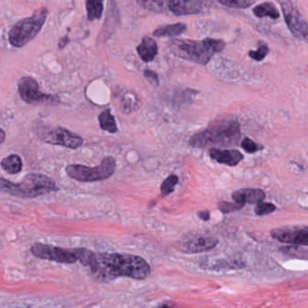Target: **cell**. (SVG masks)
I'll list each match as a JSON object with an SVG mask.
<instances>
[{
	"label": "cell",
	"mask_w": 308,
	"mask_h": 308,
	"mask_svg": "<svg viewBox=\"0 0 308 308\" xmlns=\"http://www.w3.org/2000/svg\"><path fill=\"white\" fill-rule=\"evenodd\" d=\"M79 261L101 282L126 277L142 280L150 274V267L143 258L131 254L96 253L80 248Z\"/></svg>",
	"instance_id": "obj_1"
},
{
	"label": "cell",
	"mask_w": 308,
	"mask_h": 308,
	"mask_svg": "<svg viewBox=\"0 0 308 308\" xmlns=\"http://www.w3.org/2000/svg\"><path fill=\"white\" fill-rule=\"evenodd\" d=\"M240 138L241 126L237 120L223 119L191 137L189 145L201 148L211 146H233L237 144Z\"/></svg>",
	"instance_id": "obj_2"
},
{
	"label": "cell",
	"mask_w": 308,
	"mask_h": 308,
	"mask_svg": "<svg viewBox=\"0 0 308 308\" xmlns=\"http://www.w3.org/2000/svg\"><path fill=\"white\" fill-rule=\"evenodd\" d=\"M56 182L47 175L30 173L20 183L8 181L0 177V192L22 199H32L58 191Z\"/></svg>",
	"instance_id": "obj_3"
},
{
	"label": "cell",
	"mask_w": 308,
	"mask_h": 308,
	"mask_svg": "<svg viewBox=\"0 0 308 308\" xmlns=\"http://www.w3.org/2000/svg\"><path fill=\"white\" fill-rule=\"evenodd\" d=\"M170 51L182 59L206 65L216 53L224 49L221 40L206 38L202 41L174 39L168 43Z\"/></svg>",
	"instance_id": "obj_4"
},
{
	"label": "cell",
	"mask_w": 308,
	"mask_h": 308,
	"mask_svg": "<svg viewBox=\"0 0 308 308\" xmlns=\"http://www.w3.org/2000/svg\"><path fill=\"white\" fill-rule=\"evenodd\" d=\"M47 15V9L42 8L36 10L30 17L20 20L8 34L10 44L16 47H23L28 44L42 29Z\"/></svg>",
	"instance_id": "obj_5"
},
{
	"label": "cell",
	"mask_w": 308,
	"mask_h": 308,
	"mask_svg": "<svg viewBox=\"0 0 308 308\" xmlns=\"http://www.w3.org/2000/svg\"><path fill=\"white\" fill-rule=\"evenodd\" d=\"M116 162L112 157H106L100 165L96 167H89L83 165H69L65 171L69 177L83 183L98 182L111 177L114 174Z\"/></svg>",
	"instance_id": "obj_6"
},
{
	"label": "cell",
	"mask_w": 308,
	"mask_h": 308,
	"mask_svg": "<svg viewBox=\"0 0 308 308\" xmlns=\"http://www.w3.org/2000/svg\"><path fill=\"white\" fill-rule=\"evenodd\" d=\"M31 252L35 257L63 264L75 263L80 258L79 249H63L43 243H36L32 246Z\"/></svg>",
	"instance_id": "obj_7"
},
{
	"label": "cell",
	"mask_w": 308,
	"mask_h": 308,
	"mask_svg": "<svg viewBox=\"0 0 308 308\" xmlns=\"http://www.w3.org/2000/svg\"><path fill=\"white\" fill-rule=\"evenodd\" d=\"M286 23L294 36L301 40L307 39V23L291 0H279Z\"/></svg>",
	"instance_id": "obj_8"
},
{
	"label": "cell",
	"mask_w": 308,
	"mask_h": 308,
	"mask_svg": "<svg viewBox=\"0 0 308 308\" xmlns=\"http://www.w3.org/2000/svg\"><path fill=\"white\" fill-rule=\"evenodd\" d=\"M18 91L21 99L29 104L54 102L56 98L40 91L39 85L31 77H23L18 82Z\"/></svg>",
	"instance_id": "obj_9"
},
{
	"label": "cell",
	"mask_w": 308,
	"mask_h": 308,
	"mask_svg": "<svg viewBox=\"0 0 308 308\" xmlns=\"http://www.w3.org/2000/svg\"><path fill=\"white\" fill-rule=\"evenodd\" d=\"M44 140L52 145L65 146L71 149L78 148L83 143V139L80 136L62 126H58L45 135Z\"/></svg>",
	"instance_id": "obj_10"
},
{
	"label": "cell",
	"mask_w": 308,
	"mask_h": 308,
	"mask_svg": "<svg viewBox=\"0 0 308 308\" xmlns=\"http://www.w3.org/2000/svg\"><path fill=\"white\" fill-rule=\"evenodd\" d=\"M270 234L271 237L280 242L289 243L293 245H308V229L305 226L300 228H280L273 229Z\"/></svg>",
	"instance_id": "obj_11"
},
{
	"label": "cell",
	"mask_w": 308,
	"mask_h": 308,
	"mask_svg": "<svg viewBox=\"0 0 308 308\" xmlns=\"http://www.w3.org/2000/svg\"><path fill=\"white\" fill-rule=\"evenodd\" d=\"M218 244L217 238L212 235L200 234L186 239L183 243V249L186 253H200L208 251Z\"/></svg>",
	"instance_id": "obj_12"
},
{
	"label": "cell",
	"mask_w": 308,
	"mask_h": 308,
	"mask_svg": "<svg viewBox=\"0 0 308 308\" xmlns=\"http://www.w3.org/2000/svg\"><path fill=\"white\" fill-rule=\"evenodd\" d=\"M170 11L176 16L196 15L206 8L203 0H168Z\"/></svg>",
	"instance_id": "obj_13"
},
{
	"label": "cell",
	"mask_w": 308,
	"mask_h": 308,
	"mask_svg": "<svg viewBox=\"0 0 308 308\" xmlns=\"http://www.w3.org/2000/svg\"><path fill=\"white\" fill-rule=\"evenodd\" d=\"M210 157L220 164L229 166H237L243 159V155L239 150H220L213 147L209 150Z\"/></svg>",
	"instance_id": "obj_14"
},
{
	"label": "cell",
	"mask_w": 308,
	"mask_h": 308,
	"mask_svg": "<svg viewBox=\"0 0 308 308\" xmlns=\"http://www.w3.org/2000/svg\"><path fill=\"white\" fill-rule=\"evenodd\" d=\"M266 197L264 191L261 189L244 188L238 190L233 194V199L238 203H258L262 201Z\"/></svg>",
	"instance_id": "obj_15"
},
{
	"label": "cell",
	"mask_w": 308,
	"mask_h": 308,
	"mask_svg": "<svg viewBox=\"0 0 308 308\" xmlns=\"http://www.w3.org/2000/svg\"><path fill=\"white\" fill-rule=\"evenodd\" d=\"M158 44L150 37H145L138 46V53L144 62H151L158 55Z\"/></svg>",
	"instance_id": "obj_16"
},
{
	"label": "cell",
	"mask_w": 308,
	"mask_h": 308,
	"mask_svg": "<svg viewBox=\"0 0 308 308\" xmlns=\"http://www.w3.org/2000/svg\"><path fill=\"white\" fill-rule=\"evenodd\" d=\"M186 30V25L182 23L166 24L155 30L153 35L158 37H173L183 34Z\"/></svg>",
	"instance_id": "obj_17"
},
{
	"label": "cell",
	"mask_w": 308,
	"mask_h": 308,
	"mask_svg": "<svg viewBox=\"0 0 308 308\" xmlns=\"http://www.w3.org/2000/svg\"><path fill=\"white\" fill-rule=\"evenodd\" d=\"M0 165L9 174H18L23 167L22 159L18 155H10L7 158H3Z\"/></svg>",
	"instance_id": "obj_18"
},
{
	"label": "cell",
	"mask_w": 308,
	"mask_h": 308,
	"mask_svg": "<svg viewBox=\"0 0 308 308\" xmlns=\"http://www.w3.org/2000/svg\"><path fill=\"white\" fill-rule=\"evenodd\" d=\"M253 13L258 17H270L272 19H277L279 17V12L275 5L270 2H266L261 5H258L257 7L253 9Z\"/></svg>",
	"instance_id": "obj_19"
},
{
	"label": "cell",
	"mask_w": 308,
	"mask_h": 308,
	"mask_svg": "<svg viewBox=\"0 0 308 308\" xmlns=\"http://www.w3.org/2000/svg\"><path fill=\"white\" fill-rule=\"evenodd\" d=\"M99 126L103 131H107L109 133L114 134L118 131V126L115 121V118L112 116L110 110L102 111L99 115Z\"/></svg>",
	"instance_id": "obj_20"
},
{
	"label": "cell",
	"mask_w": 308,
	"mask_h": 308,
	"mask_svg": "<svg viewBox=\"0 0 308 308\" xmlns=\"http://www.w3.org/2000/svg\"><path fill=\"white\" fill-rule=\"evenodd\" d=\"M86 9L88 19H99L102 15L103 0H86Z\"/></svg>",
	"instance_id": "obj_21"
},
{
	"label": "cell",
	"mask_w": 308,
	"mask_h": 308,
	"mask_svg": "<svg viewBox=\"0 0 308 308\" xmlns=\"http://www.w3.org/2000/svg\"><path fill=\"white\" fill-rule=\"evenodd\" d=\"M141 7L152 12H166L168 8V0H137Z\"/></svg>",
	"instance_id": "obj_22"
},
{
	"label": "cell",
	"mask_w": 308,
	"mask_h": 308,
	"mask_svg": "<svg viewBox=\"0 0 308 308\" xmlns=\"http://www.w3.org/2000/svg\"><path fill=\"white\" fill-rule=\"evenodd\" d=\"M139 105V99H137L136 95L131 93L124 94L120 100V109L125 113H131L132 111H136Z\"/></svg>",
	"instance_id": "obj_23"
},
{
	"label": "cell",
	"mask_w": 308,
	"mask_h": 308,
	"mask_svg": "<svg viewBox=\"0 0 308 308\" xmlns=\"http://www.w3.org/2000/svg\"><path fill=\"white\" fill-rule=\"evenodd\" d=\"M178 176L175 174H171L161 185V194L162 196H167L174 192V187L177 185Z\"/></svg>",
	"instance_id": "obj_24"
},
{
	"label": "cell",
	"mask_w": 308,
	"mask_h": 308,
	"mask_svg": "<svg viewBox=\"0 0 308 308\" xmlns=\"http://www.w3.org/2000/svg\"><path fill=\"white\" fill-rule=\"evenodd\" d=\"M219 3L233 8H247L252 6L256 0H217Z\"/></svg>",
	"instance_id": "obj_25"
},
{
	"label": "cell",
	"mask_w": 308,
	"mask_h": 308,
	"mask_svg": "<svg viewBox=\"0 0 308 308\" xmlns=\"http://www.w3.org/2000/svg\"><path fill=\"white\" fill-rule=\"evenodd\" d=\"M219 210L221 211L222 214H229L233 213L235 211L242 209L244 207V204L242 203H238V202H230V201H222L219 203Z\"/></svg>",
	"instance_id": "obj_26"
},
{
	"label": "cell",
	"mask_w": 308,
	"mask_h": 308,
	"mask_svg": "<svg viewBox=\"0 0 308 308\" xmlns=\"http://www.w3.org/2000/svg\"><path fill=\"white\" fill-rule=\"evenodd\" d=\"M241 147L249 154H253V153H256L258 151L264 149V146L254 142L252 139H249V138H245L242 140Z\"/></svg>",
	"instance_id": "obj_27"
},
{
	"label": "cell",
	"mask_w": 308,
	"mask_h": 308,
	"mask_svg": "<svg viewBox=\"0 0 308 308\" xmlns=\"http://www.w3.org/2000/svg\"><path fill=\"white\" fill-rule=\"evenodd\" d=\"M276 211V206L270 202H258L257 206L255 207V213L257 215H265V214H271Z\"/></svg>",
	"instance_id": "obj_28"
},
{
	"label": "cell",
	"mask_w": 308,
	"mask_h": 308,
	"mask_svg": "<svg viewBox=\"0 0 308 308\" xmlns=\"http://www.w3.org/2000/svg\"><path fill=\"white\" fill-rule=\"evenodd\" d=\"M269 53V47L266 44L261 45L256 51H249V56L255 61H262Z\"/></svg>",
	"instance_id": "obj_29"
},
{
	"label": "cell",
	"mask_w": 308,
	"mask_h": 308,
	"mask_svg": "<svg viewBox=\"0 0 308 308\" xmlns=\"http://www.w3.org/2000/svg\"><path fill=\"white\" fill-rule=\"evenodd\" d=\"M144 75L146 77L147 81L149 83H152L153 85H158V76L155 71H150V70H146L144 71Z\"/></svg>",
	"instance_id": "obj_30"
},
{
	"label": "cell",
	"mask_w": 308,
	"mask_h": 308,
	"mask_svg": "<svg viewBox=\"0 0 308 308\" xmlns=\"http://www.w3.org/2000/svg\"><path fill=\"white\" fill-rule=\"evenodd\" d=\"M198 217L201 219L202 221H209L210 218V212L209 211H203V212H198Z\"/></svg>",
	"instance_id": "obj_31"
},
{
	"label": "cell",
	"mask_w": 308,
	"mask_h": 308,
	"mask_svg": "<svg viewBox=\"0 0 308 308\" xmlns=\"http://www.w3.org/2000/svg\"><path fill=\"white\" fill-rule=\"evenodd\" d=\"M5 139H6V133L2 129H0V145L4 143Z\"/></svg>",
	"instance_id": "obj_32"
},
{
	"label": "cell",
	"mask_w": 308,
	"mask_h": 308,
	"mask_svg": "<svg viewBox=\"0 0 308 308\" xmlns=\"http://www.w3.org/2000/svg\"><path fill=\"white\" fill-rule=\"evenodd\" d=\"M68 42H69V38H68L67 36H66V37L63 39V41H62V42L60 43L59 47L63 48L65 44H67Z\"/></svg>",
	"instance_id": "obj_33"
}]
</instances>
